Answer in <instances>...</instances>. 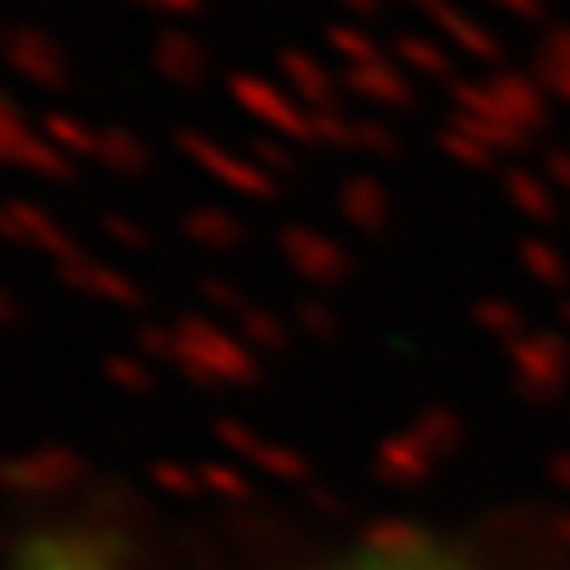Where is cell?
<instances>
[{"label":"cell","mask_w":570,"mask_h":570,"mask_svg":"<svg viewBox=\"0 0 570 570\" xmlns=\"http://www.w3.org/2000/svg\"><path fill=\"white\" fill-rule=\"evenodd\" d=\"M371 570H428V566H371Z\"/></svg>","instance_id":"7a4b0ae2"},{"label":"cell","mask_w":570,"mask_h":570,"mask_svg":"<svg viewBox=\"0 0 570 570\" xmlns=\"http://www.w3.org/2000/svg\"><path fill=\"white\" fill-rule=\"evenodd\" d=\"M14 570H105V566L81 547H39V551H29V561H20Z\"/></svg>","instance_id":"6da1fadb"}]
</instances>
